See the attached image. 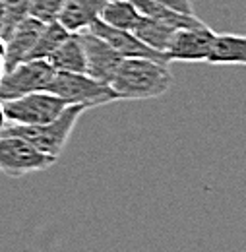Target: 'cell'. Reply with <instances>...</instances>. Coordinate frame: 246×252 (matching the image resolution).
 Segmentation results:
<instances>
[{"label":"cell","mask_w":246,"mask_h":252,"mask_svg":"<svg viewBox=\"0 0 246 252\" xmlns=\"http://www.w3.org/2000/svg\"><path fill=\"white\" fill-rule=\"evenodd\" d=\"M119 101H140L165 95L173 86L169 63L146 57L123 59L109 84Z\"/></svg>","instance_id":"1"},{"label":"cell","mask_w":246,"mask_h":252,"mask_svg":"<svg viewBox=\"0 0 246 252\" xmlns=\"http://www.w3.org/2000/svg\"><path fill=\"white\" fill-rule=\"evenodd\" d=\"M88 109L82 105H66L57 119H53L45 125H10L4 126V130L0 134L20 136L26 142H30L33 148L43 152L45 156L59 159L70 140L72 130L76 128L78 119Z\"/></svg>","instance_id":"2"},{"label":"cell","mask_w":246,"mask_h":252,"mask_svg":"<svg viewBox=\"0 0 246 252\" xmlns=\"http://www.w3.org/2000/svg\"><path fill=\"white\" fill-rule=\"evenodd\" d=\"M47 92L59 95L68 105H82L86 109L119 101L109 84L95 80L86 72L55 70V74L47 86Z\"/></svg>","instance_id":"3"},{"label":"cell","mask_w":246,"mask_h":252,"mask_svg":"<svg viewBox=\"0 0 246 252\" xmlns=\"http://www.w3.org/2000/svg\"><path fill=\"white\" fill-rule=\"evenodd\" d=\"M68 103L47 90L2 101V111L12 125H45L57 119Z\"/></svg>","instance_id":"4"},{"label":"cell","mask_w":246,"mask_h":252,"mask_svg":"<svg viewBox=\"0 0 246 252\" xmlns=\"http://www.w3.org/2000/svg\"><path fill=\"white\" fill-rule=\"evenodd\" d=\"M57 159L45 156L20 136L0 134V173L10 179H20L30 173L49 169Z\"/></svg>","instance_id":"5"},{"label":"cell","mask_w":246,"mask_h":252,"mask_svg":"<svg viewBox=\"0 0 246 252\" xmlns=\"http://www.w3.org/2000/svg\"><path fill=\"white\" fill-rule=\"evenodd\" d=\"M53 74L55 68L45 59H30L4 70L0 76V101L47 90Z\"/></svg>","instance_id":"6"},{"label":"cell","mask_w":246,"mask_h":252,"mask_svg":"<svg viewBox=\"0 0 246 252\" xmlns=\"http://www.w3.org/2000/svg\"><path fill=\"white\" fill-rule=\"evenodd\" d=\"M214 35L215 32L206 24L175 30L165 49V57L169 63H206Z\"/></svg>","instance_id":"7"},{"label":"cell","mask_w":246,"mask_h":252,"mask_svg":"<svg viewBox=\"0 0 246 252\" xmlns=\"http://www.w3.org/2000/svg\"><path fill=\"white\" fill-rule=\"evenodd\" d=\"M80 39L86 57V74H90L92 78L103 84H111L124 57L119 51H115L107 41H103L101 37H97L88 30L80 32Z\"/></svg>","instance_id":"8"},{"label":"cell","mask_w":246,"mask_h":252,"mask_svg":"<svg viewBox=\"0 0 246 252\" xmlns=\"http://www.w3.org/2000/svg\"><path fill=\"white\" fill-rule=\"evenodd\" d=\"M88 32L95 33L97 37H101L103 41H107L115 51H119V53L123 55L124 59H130V57H146V59H155V61H165V63H169L167 57H165V53L148 47L146 43H142L132 32L107 26L103 20H95L92 26L88 28Z\"/></svg>","instance_id":"9"},{"label":"cell","mask_w":246,"mask_h":252,"mask_svg":"<svg viewBox=\"0 0 246 252\" xmlns=\"http://www.w3.org/2000/svg\"><path fill=\"white\" fill-rule=\"evenodd\" d=\"M43 30V22L28 16L20 26L14 28V32L6 37L4 45V70L16 66V64L30 61V55L35 47V41Z\"/></svg>","instance_id":"10"},{"label":"cell","mask_w":246,"mask_h":252,"mask_svg":"<svg viewBox=\"0 0 246 252\" xmlns=\"http://www.w3.org/2000/svg\"><path fill=\"white\" fill-rule=\"evenodd\" d=\"M105 0H64L57 22L70 33L86 32L99 20Z\"/></svg>","instance_id":"11"},{"label":"cell","mask_w":246,"mask_h":252,"mask_svg":"<svg viewBox=\"0 0 246 252\" xmlns=\"http://www.w3.org/2000/svg\"><path fill=\"white\" fill-rule=\"evenodd\" d=\"M208 64H246V37L237 33H215L208 53Z\"/></svg>","instance_id":"12"},{"label":"cell","mask_w":246,"mask_h":252,"mask_svg":"<svg viewBox=\"0 0 246 252\" xmlns=\"http://www.w3.org/2000/svg\"><path fill=\"white\" fill-rule=\"evenodd\" d=\"M55 70L62 72H86V57L80 33H70L47 59Z\"/></svg>","instance_id":"13"},{"label":"cell","mask_w":246,"mask_h":252,"mask_svg":"<svg viewBox=\"0 0 246 252\" xmlns=\"http://www.w3.org/2000/svg\"><path fill=\"white\" fill-rule=\"evenodd\" d=\"M134 6L138 8V12L146 18H152V20H159V22H165L169 24L171 28L175 30H181V28H196V26H202L204 22L196 16V14H183V12H175L155 0H132Z\"/></svg>","instance_id":"14"},{"label":"cell","mask_w":246,"mask_h":252,"mask_svg":"<svg viewBox=\"0 0 246 252\" xmlns=\"http://www.w3.org/2000/svg\"><path fill=\"white\" fill-rule=\"evenodd\" d=\"M140 18L142 14L138 12L132 0H109L103 4L101 16H99V20H103L107 26L126 30V32H132L140 22Z\"/></svg>","instance_id":"15"},{"label":"cell","mask_w":246,"mask_h":252,"mask_svg":"<svg viewBox=\"0 0 246 252\" xmlns=\"http://www.w3.org/2000/svg\"><path fill=\"white\" fill-rule=\"evenodd\" d=\"M132 33L142 43H146L148 47L165 53V49H167V45H169V41H171V37L175 33V28H171L165 22H159V20H152V18L142 16L140 22L136 24V28L132 30Z\"/></svg>","instance_id":"16"},{"label":"cell","mask_w":246,"mask_h":252,"mask_svg":"<svg viewBox=\"0 0 246 252\" xmlns=\"http://www.w3.org/2000/svg\"><path fill=\"white\" fill-rule=\"evenodd\" d=\"M68 35H70V32L66 28H62L57 20L43 24V30H41L37 41H35V47L31 51L30 59H45L47 61L53 55V51L61 45Z\"/></svg>","instance_id":"17"},{"label":"cell","mask_w":246,"mask_h":252,"mask_svg":"<svg viewBox=\"0 0 246 252\" xmlns=\"http://www.w3.org/2000/svg\"><path fill=\"white\" fill-rule=\"evenodd\" d=\"M30 16V0H4V24L0 37L6 41V37L14 32L16 26H20Z\"/></svg>","instance_id":"18"},{"label":"cell","mask_w":246,"mask_h":252,"mask_svg":"<svg viewBox=\"0 0 246 252\" xmlns=\"http://www.w3.org/2000/svg\"><path fill=\"white\" fill-rule=\"evenodd\" d=\"M64 0H30V16L47 24L55 22L61 14Z\"/></svg>","instance_id":"19"},{"label":"cell","mask_w":246,"mask_h":252,"mask_svg":"<svg viewBox=\"0 0 246 252\" xmlns=\"http://www.w3.org/2000/svg\"><path fill=\"white\" fill-rule=\"evenodd\" d=\"M155 2H159V4L167 6V8L175 10V12L194 14V6H192V2H190V0H155Z\"/></svg>","instance_id":"20"},{"label":"cell","mask_w":246,"mask_h":252,"mask_svg":"<svg viewBox=\"0 0 246 252\" xmlns=\"http://www.w3.org/2000/svg\"><path fill=\"white\" fill-rule=\"evenodd\" d=\"M6 126V117H4V111H2V101H0V132L4 130Z\"/></svg>","instance_id":"21"},{"label":"cell","mask_w":246,"mask_h":252,"mask_svg":"<svg viewBox=\"0 0 246 252\" xmlns=\"http://www.w3.org/2000/svg\"><path fill=\"white\" fill-rule=\"evenodd\" d=\"M2 24H4V0H0V32H2Z\"/></svg>","instance_id":"22"},{"label":"cell","mask_w":246,"mask_h":252,"mask_svg":"<svg viewBox=\"0 0 246 252\" xmlns=\"http://www.w3.org/2000/svg\"><path fill=\"white\" fill-rule=\"evenodd\" d=\"M2 72H4V59H2V55H0V76H2Z\"/></svg>","instance_id":"23"},{"label":"cell","mask_w":246,"mask_h":252,"mask_svg":"<svg viewBox=\"0 0 246 252\" xmlns=\"http://www.w3.org/2000/svg\"><path fill=\"white\" fill-rule=\"evenodd\" d=\"M105 2H109V0H105Z\"/></svg>","instance_id":"24"}]
</instances>
